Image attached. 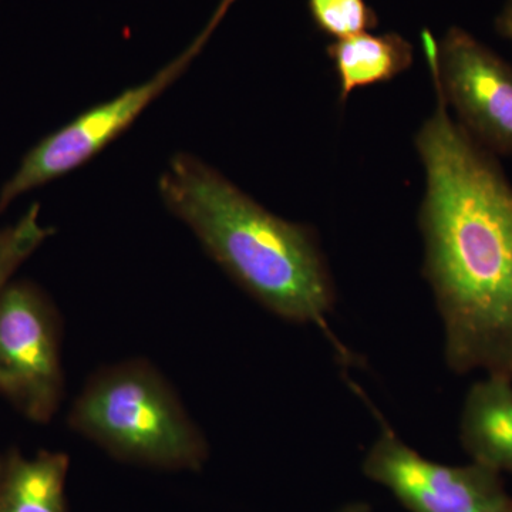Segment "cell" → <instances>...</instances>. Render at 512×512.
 I'll list each match as a JSON object with an SVG mask.
<instances>
[{"instance_id":"obj_12","label":"cell","mask_w":512,"mask_h":512,"mask_svg":"<svg viewBox=\"0 0 512 512\" xmlns=\"http://www.w3.org/2000/svg\"><path fill=\"white\" fill-rule=\"evenodd\" d=\"M308 5L320 32L336 40L359 35L377 26L375 10L366 0H308Z\"/></svg>"},{"instance_id":"obj_2","label":"cell","mask_w":512,"mask_h":512,"mask_svg":"<svg viewBox=\"0 0 512 512\" xmlns=\"http://www.w3.org/2000/svg\"><path fill=\"white\" fill-rule=\"evenodd\" d=\"M158 192L255 301L289 322L325 326L336 291L315 229L272 214L192 154L171 157Z\"/></svg>"},{"instance_id":"obj_3","label":"cell","mask_w":512,"mask_h":512,"mask_svg":"<svg viewBox=\"0 0 512 512\" xmlns=\"http://www.w3.org/2000/svg\"><path fill=\"white\" fill-rule=\"evenodd\" d=\"M67 420L111 457L138 466L197 471L210 454L200 427L147 360H127L94 373Z\"/></svg>"},{"instance_id":"obj_11","label":"cell","mask_w":512,"mask_h":512,"mask_svg":"<svg viewBox=\"0 0 512 512\" xmlns=\"http://www.w3.org/2000/svg\"><path fill=\"white\" fill-rule=\"evenodd\" d=\"M52 234L53 229L40 220L37 204L13 224L0 225V291Z\"/></svg>"},{"instance_id":"obj_8","label":"cell","mask_w":512,"mask_h":512,"mask_svg":"<svg viewBox=\"0 0 512 512\" xmlns=\"http://www.w3.org/2000/svg\"><path fill=\"white\" fill-rule=\"evenodd\" d=\"M460 441L471 461L512 476V380L485 376L470 387Z\"/></svg>"},{"instance_id":"obj_13","label":"cell","mask_w":512,"mask_h":512,"mask_svg":"<svg viewBox=\"0 0 512 512\" xmlns=\"http://www.w3.org/2000/svg\"><path fill=\"white\" fill-rule=\"evenodd\" d=\"M495 29H497L498 35L512 43V0L505 2L503 10L495 19Z\"/></svg>"},{"instance_id":"obj_7","label":"cell","mask_w":512,"mask_h":512,"mask_svg":"<svg viewBox=\"0 0 512 512\" xmlns=\"http://www.w3.org/2000/svg\"><path fill=\"white\" fill-rule=\"evenodd\" d=\"M362 470L409 512H512L503 474L474 461L464 466L431 461L387 424L367 451Z\"/></svg>"},{"instance_id":"obj_6","label":"cell","mask_w":512,"mask_h":512,"mask_svg":"<svg viewBox=\"0 0 512 512\" xmlns=\"http://www.w3.org/2000/svg\"><path fill=\"white\" fill-rule=\"evenodd\" d=\"M433 84L458 124L493 156H512V66L466 30L451 28L440 43L423 33Z\"/></svg>"},{"instance_id":"obj_14","label":"cell","mask_w":512,"mask_h":512,"mask_svg":"<svg viewBox=\"0 0 512 512\" xmlns=\"http://www.w3.org/2000/svg\"><path fill=\"white\" fill-rule=\"evenodd\" d=\"M336 512H373L369 504L362 503V501H355L340 507Z\"/></svg>"},{"instance_id":"obj_15","label":"cell","mask_w":512,"mask_h":512,"mask_svg":"<svg viewBox=\"0 0 512 512\" xmlns=\"http://www.w3.org/2000/svg\"><path fill=\"white\" fill-rule=\"evenodd\" d=\"M6 454H0V484H2L3 473H5Z\"/></svg>"},{"instance_id":"obj_9","label":"cell","mask_w":512,"mask_h":512,"mask_svg":"<svg viewBox=\"0 0 512 512\" xmlns=\"http://www.w3.org/2000/svg\"><path fill=\"white\" fill-rule=\"evenodd\" d=\"M69 456L42 450L35 456L6 453L0 484V512H67Z\"/></svg>"},{"instance_id":"obj_5","label":"cell","mask_w":512,"mask_h":512,"mask_svg":"<svg viewBox=\"0 0 512 512\" xmlns=\"http://www.w3.org/2000/svg\"><path fill=\"white\" fill-rule=\"evenodd\" d=\"M62 320L29 279L0 291V397L32 423L46 424L63 402Z\"/></svg>"},{"instance_id":"obj_10","label":"cell","mask_w":512,"mask_h":512,"mask_svg":"<svg viewBox=\"0 0 512 512\" xmlns=\"http://www.w3.org/2000/svg\"><path fill=\"white\" fill-rule=\"evenodd\" d=\"M326 52L338 74L342 103L357 89L390 82L413 63V46L397 33L363 32L343 37Z\"/></svg>"},{"instance_id":"obj_1","label":"cell","mask_w":512,"mask_h":512,"mask_svg":"<svg viewBox=\"0 0 512 512\" xmlns=\"http://www.w3.org/2000/svg\"><path fill=\"white\" fill-rule=\"evenodd\" d=\"M434 90L436 110L416 148L426 170L423 272L443 322L444 359L457 375L512 380V185Z\"/></svg>"},{"instance_id":"obj_4","label":"cell","mask_w":512,"mask_h":512,"mask_svg":"<svg viewBox=\"0 0 512 512\" xmlns=\"http://www.w3.org/2000/svg\"><path fill=\"white\" fill-rule=\"evenodd\" d=\"M232 0H224L214 19L180 56L146 82L124 90L109 101L84 111L76 119L43 137L30 148L12 177L0 188V212L29 191L72 173L119 138L143 111L183 76L200 55Z\"/></svg>"}]
</instances>
